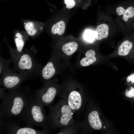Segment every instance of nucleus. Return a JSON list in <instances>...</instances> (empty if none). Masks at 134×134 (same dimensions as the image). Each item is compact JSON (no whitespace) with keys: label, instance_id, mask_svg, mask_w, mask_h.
<instances>
[{"label":"nucleus","instance_id":"nucleus-1","mask_svg":"<svg viewBox=\"0 0 134 134\" xmlns=\"http://www.w3.org/2000/svg\"><path fill=\"white\" fill-rule=\"evenodd\" d=\"M32 94L27 88L9 91L0 106V117L7 119L20 116Z\"/></svg>","mask_w":134,"mask_h":134},{"label":"nucleus","instance_id":"nucleus-23","mask_svg":"<svg viewBox=\"0 0 134 134\" xmlns=\"http://www.w3.org/2000/svg\"><path fill=\"white\" fill-rule=\"evenodd\" d=\"M127 82L131 84H134V72L128 76L126 78Z\"/></svg>","mask_w":134,"mask_h":134},{"label":"nucleus","instance_id":"nucleus-12","mask_svg":"<svg viewBox=\"0 0 134 134\" xmlns=\"http://www.w3.org/2000/svg\"><path fill=\"white\" fill-rule=\"evenodd\" d=\"M81 122L78 120L74 123L67 126L61 128L58 134H77L80 128Z\"/></svg>","mask_w":134,"mask_h":134},{"label":"nucleus","instance_id":"nucleus-9","mask_svg":"<svg viewBox=\"0 0 134 134\" xmlns=\"http://www.w3.org/2000/svg\"><path fill=\"white\" fill-rule=\"evenodd\" d=\"M86 120L84 122H87L92 129L98 130L101 128V123L97 111L93 110L89 112L87 115Z\"/></svg>","mask_w":134,"mask_h":134},{"label":"nucleus","instance_id":"nucleus-19","mask_svg":"<svg viewBox=\"0 0 134 134\" xmlns=\"http://www.w3.org/2000/svg\"><path fill=\"white\" fill-rule=\"evenodd\" d=\"M24 27L28 34L30 36H34L36 33V31L34 28V24L32 22L27 23L25 25Z\"/></svg>","mask_w":134,"mask_h":134},{"label":"nucleus","instance_id":"nucleus-7","mask_svg":"<svg viewBox=\"0 0 134 134\" xmlns=\"http://www.w3.org/2000/svg\"><path fill=\"white\" fill-rule=\"evenodd\" d=\"M59 89L53 82L46 83L41 88L35 90L34 94L36 101L43 105L49 106L58 95Z\"/></svg>","mask_w":134,"mask_h":134},{"label":"nucleus","instance_id":"nucleus-15","mask_svg":"<svg viewBox=\"0 0 134 134\" xmlns=\"http://www.w3.org/2000/svg\"><path fill=\"white\" fill-rule=\"evenodd\" d=\"M133 47V43L129 40L123 41L120 46L118 53L120 56H126L130 53Z\"/></svg>","mask_w":134,"mask_h":134},{"label":"nucleus","instance_id":"nucleus-25","mask_svg":"<svg viewBox=\"0 0 134 134\" xmlns=\"http://www.w3.org/2000/svg\"><path fill=\"white\" fill-rule=\"evenodd\" d=\"M6 90L4 87L2 88H0V97L1 99H3L6 93L5 92V90Z\"/></svg>","mask_w":134,"mask_h":134},{"label":"nucleus","instance_id":"nucleus-21","mask_svg":"<svg viewBox=\"0 0 134 134\" xmlns=\"http://www.w3.org/2000/svg\"><path fill=\"white\" fill-rule=\"evenodd\" d=\"M125 95L129 98L134 99V87L131 86L127 89Z\"/></svg>","mask_w":134,"mask_h":134},{"label":"nucleus","instance_id":"nucleus-5","mask_svg":"<svg viewBox=\"0 0 134 134\" xmlns=\"http://www.w3.org/2000/svg\"><path fill=\"white\" fill-rule=\"evenodd\" d=\"M58 95L66 101L78 116L81 114L85 104V95L81 88L62 89Z\"/></svg>","mask_w":134,"mask_h":134},{"label":"nucleus","instance_id":"nucleus-13","mask_svg":"<svg viewBox=\"0 0 134 134\" xmlns=\"http://www.w3.org/2000/svg\"><path fill=\"white\" fill-rule=\"evenodd\" d=\"M108 31L109 27L107 25L103 24L98 25L95 31L96 39L100 40L106 38L108 35Z\"/></svg>","mask_w":134,"mask_h":134},{"label":"nucleus","instance_id":"nucleus-24","mask_svg":"<svg viewBox=\"0 0 134 134\" xmlns=\"http://www.w3.org/2000/svg\"><path fill=\"white\" fill-rule=\"evenodd\" d=\"M6 61L1 57H0V74L2 73V69L4 66Z\"/></svg>","mask_w":134,"mask_h":134},{"label":"nucleus","instance_id":"nucleus-20","mask_svg":"<svg viewBox=\"0 0 134 134\" xmlns=\"http://www.w3.org/2000/svg\"><path fill=\"white\" fill-rule=\"evenodd\" d=\"M84 37L88 41L92 42L96 38L95 31L89 29L86 30L84 34Z\"/></svg>","mask_w":134,"mask_h":134},{"label":"nucleus","instance_id":"nucleus-2","mask_svg":"<svg viewBox=\"0 0 134 134\" xmlns=\"http://www.w3.org/2000/svg\"><path fill=\"white\" fill-rule=\"evenodd\" d=\"M47 117V125L52 129L66 127L74 123L72 111L63 99H60L55 105L49 107Z\"/></svg>","mask_w":134,"mask_h":134},{"label":"nucleus","instance_id":"nucleus-22","mask_svg":"<svg viewBox=\"0 0 134 134\" xmlns=\"http://www.w3.org/2000/svg\"><path fill=\"white\" fill-rule=\"evenodd\" d=\"M64 2L66 5L67 8L68 9L72 8L75 5L74 0H64Z\"/></svg>","mask_w":134,"mask_h":134},{"label":"nucleus","instance_id":"nucleus-8","mask_svg":"<svg viewBox=\"0 0 134 134\" xmlns=\"http://www.w3.org/2000/svg\"><path fill=\"white\" fill-rule=\"evenodd\" d=\"M0 127L6 130L9 134H44L50 133L49 129L44 128L38 130L30 127H21L14 121L9 120L2 121Z\"/></svg>","mask_w":134,"mask_h":134},{"label":"nucleus","instance_id":"nucleus-16","mask_svg":"<svg viewBox=\"0 0 134 134\" xmlns=\"http://www.w3.org/2000/svg\"><path fill=\"white\" fill-rule=\"evenodd\" d=\"M14 39L16 50L15 51H11L10 54L15 55L20 54L23 52V49L25 43L22 35L20 33H17L15 34Z\"/></svg>","mask_w":134,"mask_h":134},{"label":"nucleus","instance_id":"nucleus-17","mask_svg":"<svg viewBox=\"0 0 134 134\" xmlns=\"http://www.w3.org/2000/svg\"><path fill=\"white\" fill-rule=\"evenodd\" d=\"M78 48V45L76 42H71L64 45L62 49L63 52L66 55H70L76 51Z\"/></svg>","mask_w":134,"mask_h":134},{"label":"nucleus","instance_id":"nucleus-14","mask_svg":"<svg viewBox=\"0 0 134 134\" xmlns=\"http://www.w3.org/2000/svg\"><path fill=\"white\" fill-rule=\"evenodd\" d=\"M95 54V52L93 50L87 51L85 54L86 57L82 59L80 61L81 65L83 67L87 66L95 62L97 60Z\"/></svg>","mask_w":134,"mask_h":134},{"label":"nucleus","instance_id":"nucleus-3","mask_svg":"<svg viewBox=\"0 0 134 134\" xmlns=\"http://www.w3.org/2000/svg\"><path fill=\"white\" fill-rule=\"evenodd\" d=\"M34 98L32 93L20 115V120L28 126H39L49 129L43 105L37 102Z\"/></svg>","mask_w":134,"mask_h":134},{"label":"nucleus","instance_id":"nucleus-18","mask_svg":"<svg viewBox=\"0 0 134 134\" xmlns=\"http://www.w3.org/2000/svg\"><path fill=\"white\" fill-rule=\"evenodd\" d=\"M65 29V22L63 21L58 22L54 25L51 29V32L54 34H57L61 35L64 33Z\"/></svg>","mask_w":134,"mask_h":134},{"label":"nucleus","instance_id":"nucleus-6","mask_svg":"<svg viewBox=\"0 0 134 134\" xmlns=\"http://www.w3.org/2000/svg\"><path fill=\"white\" fill-rule=\"evenodd\" d=\"M10 61H6L0 79V85L9 91L20 89V85L28 79L19 73L13 71L9 67Z\"/></svg>","mask_w":134,"mask_h":134},{"label":"nucleus","instance_id":"nucleus-11","mask_svg":"<svg viewBox=\"0 0 134 134\" xmlns=\"http://www.w3.org/2000/svg\"><path fill=\"white\" fill-rule=\"evenodd\" d=\"M116 11L118 15H123V19L124 21L127 22L129 19L133 18L134 17V7L130 6L125 9L123 7L119 6L116 9Z\"/></svg>","mask_w":134,"mask_h":134},{"label":"nucleus","instance_id":"nucleus-4","mask_svg":"<svg viewBox=\"0 0 134 134\" xmlns=\"http://www.w3.org/2000/svg\"><path fill=\"white\" fill-rule=\"evenodd\" d=\"M34 53L26 51L18 55L10 54L14 69L28 79L38 75L39 67Z\"/></svg>","mask_w":134,"mask_h":134},{"label":"nucleus","instance_id":"nucleus-10","mask_svg":"<svg viewBox=\"0 0 134 134\" xmlns=\"http://www.w3.org/2000/svg\"><path fill=\"white\" fill-rule=\"evenodd\" d=\"M56 70L53 63L49 62L41 71L40 77L43 81H47L53 76Z\"/></svg>","mask_w":134,"mask_h":134}]
</instances>
